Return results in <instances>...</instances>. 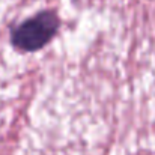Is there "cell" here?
<instances>
[{
	"instance_id": "6da1fadb",
	"label": "cell",
	"mask_w": 155,
	"mask_h": 155,
	"mask_svg": "<svg viewBox=\"0 0 155 155\" xmlns=\"http://www.w3.org/2000/svg\"><path fill=\"white\" fill-rule=\"evenodd\" d=\"M59 24V17L53 11H42L17 26L11 33V41L18 50L36 51L53 39Z\"/></svg>"
}]
</instances>
